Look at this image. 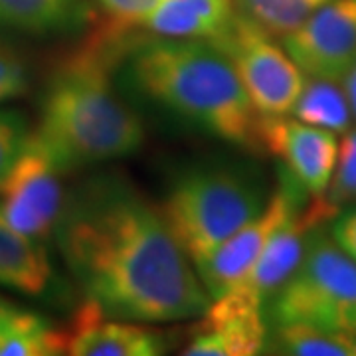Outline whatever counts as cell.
I'll return each mask as SVG.
<instances>
[{
    "label": "cell",
    "instance_id": "e0dca14e",
    "mask_svg": "<svg viewBox=\"0 0 356 356\" xmlns=\"http://www.w3.org/2000/svg\"><path fill=\"white\" fill-rule=\"evenodd\" d=\"M291 113L307 125L334 135H343L355 125L343 83L332 77H305V86Z\"/></svg>",
    "mask_w": 356,
    "mask_h": 356
},
{
    "label": "cell",
    "instance_id": "9c48e42d",
    "mask_svg": "<svg viewBox=\"0 0 356 356\" xmlns=\"http://www.w3.org/2000/svg\"><path fill=\"white\" fill-rule=\"evenodd\" d=\"M281 42L307 77L341 79L356 60V0L327 2Z\"/></svg>",
    "mask_w": 356,
    "mask_h": 356
},
{
    "label": "cell",
    "instance_id": "3957f363",
    "mask_svg": "<svg viewBox=\"0 0 356 356\" xmlns=\"http://www.w3.org/2000/svg\"><path fill=\"white\" fill-rule=\"evenodd\" d=\"M36 135L64 172L129 156L145 143L139 115L115 91L99 50L77 51L51 77Z\"/></svg>",
    "mask_w": 356,
    "mask_h": 356
},
{
    "label": "cell",
    "instance_id": "52a82bcc",
    "mask_svg": "<svg viewBox=\"0 0 356 356\" xmlns=\"http://www.w3.org/2000/svg\"><path fill=\"white\" fill-rule=\"evenodd\" d=\"M62 166L36 133L0 184V220L32 240L46 242L64 208Z\"/></svg>",
    "mask_w": 356,
    "mask_h": 356
},
{
    "label": "cell",
    "instance_id": "30bf717a",
    "mask_svg": "<svg viewBox=\"0 0 356 356\" xmlns=\"http://www.w3.org/2000/svg\"><path fill=\"white\" fill-rule=\"evenodd\" d=\"M257 145L283 163L287 175L311 196H325L329 188L339 143L337 135L307 125L297 117H259Z\"/></svg>",
    "mask_w": 356,
    "mask_h": 356
},
{
    "label": "cell",
    "instance_id": "7c38bea8",
    "mask_svg": "<svg viewBox=\"0 0 356 356\" xmlns=\"http://www.w3.org/2000/svg\"><path fill=\"white\" fill-rule=\"evenodd\" d=\"M334 216L337 212L323 196H311V202L299 206L293 216L273 234L248 275L232 289H238L261 307L269 305L275 293L287 283L299 266L313 229Z\"/></svg>",
    "mask_w": 356,
    "mask_h": 356
},
{
    "label": "cell",
    "instance_id": "7402d4cb",
    "mask_svg": "<svg viewBox=\"0 0 356 356\" xmlns=\"http://www.w3.org/2000/svg\"><path fill=\"white\" fill-rule=\"evenodd\" d=\"M30 135L32 131L28 129L24 115L0 107V184L22 153Z\"/></svg>",
    "mask_w": 356,
    "mask_h": 356
},
{
    "label": "cell",
    "instance_id": "ffe728a7",
    "mask_svg": "<svg viewBox=\"0 0 356 356\" xmlns=\"http://www.w3.org/2000/svg\"><path fill=\"white\" fill-rule=\"evenodd\" d=\"M331 0H234L236 13L275 38H285Z\"/></svg>",
    "mask_w": 356,
    "mask_h": 356
},
{
    "label": "cell",
    "instance_id": "4316f807",
    "mask_svg": "<svg viewBox=\"0 0 356 356\" xmlns=\"http://www.w3.org/2000/svg\"><path fill=\"white\" fill-rule=\"evenodd\" d=\"M13 309V303H6L4 299H0V331H2V327H4V323H6V318L10 317Z\"/></svg>",
    "mask_w": 356,
    "mask_h": 356
},
{
    "label": "cell",
    "instance_id": "6da1fadb",
    "mask_svg": "<svg viewBox=\"0 0 356 356\" xmlns=\"http://www.w3.org/2000/svg\"><path fill=\"white\" fill-rule=\"evenodd\" d=\"M54 234L67 269L109 317L170 323L200 317L210 303L161 208L125 180L79 188Z\"/></svg>",
    "mask_w": 356,
    "mask_h": 356
},
{
    "label": "cell",
    "instance_id": "277c9868",
    "mask_svg": "<svg viewBox=\"0 0 356 356\" xmlns=\"http://www.w3.org/2000/svg\"><path fill=\"white\" fill-rule=\"evenodd\" d=\"M257 178L232 166H198L170 186L161 208L168 228L192 264L254 220L266 206Z\"/></svg>",
    "mask_w": 356,
    "mask_h": 356
},
{
    "label": "cell",
    "instance_id": "d6986e66",
    "mask_svg": "<svg viewBox=\"0 0 356 356\" xmlns=\"http://www.w3.org/2000/svg\"><path fill=\"white\" fill-rule=\"evenodd\" d=\"M266 348L293 356H356V341L348 332L305 323L273 325Z\"/></svg>",
    "mask_w": 356,
    "mask_h": 356
},
{
    "label": "cell",
    "instance_id": "2e32d148",
    "mask_svg": "<svg viewBox=\"0 0 356 356\" xmlns=\"http://www.w3.org/2000/svg\"><path fill=\"white\" fill-rule=\"evenodd\" d=\"M51 280L44 242L32 240L0 220V285L22 295H42Z\"/></svg>",
    "mask_w": 356,
    "mask_h": 356
},
{
    "label": "cell",
    "instance_id": "44dd1931",
    "mask_svg": "<svg viewBox=\"0 0 356 356\" xmlns=\"http://www.w3.org/2000/svg\"><path fill=\"white\" fill-rule=\"evenodd\" d=\"M323 198L337 214L356 204V125L343 133L331 182Z\"/></svg>",
    "mask_w": 356,
    "mask_h": 356
},
{
    "label": "cell",
    "instance_id": "7a4b0ae2",
    "mask_svg": "<svg viewBox=\"0 0 356 356\" xmlns=\"http://www.w3.org/2000/svg\"><path fill=\"white\" fill-rule=\"evenodd\" d=\"M135 86L153 102L204 131L248 151H257L261 115L236 70L210 40L154 38L131 58Z\"/></svg>",
    "mask_w": 356,
    "mask_h": 356
},
{
    "label": "cell",
    "instance_id": "8992f818",
    "mask_svg": "<svg viewBox=\"0 0 356 356\" xmlns=\"http://www.w3.org/2000/svg\"><path fill=\"white\" fill-rule=\"evenodd\" d=\"M210 42L222 51L264 117L289 115L305 86V74L277 38L236 13Z\"/></svg>",
    "mask_w": 356,
    "mask_h": 356
},
{
    "label": "cell",
    "instance_id": "5bb4252c",
    "mask_svg": "<svg viewBox=\"0 0 356 356\" xmlns=\"http://www.w3.org/2000/svg\"><path fill=\"white\" fill-rule=\"evenodd\" d=\"M232 14L234 0H161L143 28L161 38L210 40Z\"/></svg>",
    "mask_w": 356,
    "mask_h": 356
},
{
    "label": "cell",
    "instance_id": "d4e9b609",
    "mask_svg": "<svg viewBox=\"0 0 356 356\" xmlns=\"http://www.w3.org/2000/svg\"><path fill=\"white\" fill-rule=\"evenodd\" d=\"M331 236L356 261V204L346 206L344 212H341V216L332 224Z\"/></svg>",
    "mask_w": 356,
    "mask_h": 356
},
{
    "label": "cell",
    "instance_id": "8fae6325",
    "mask_svg": "<svg viewBox=\"0 0 356 356\" xmlns=\"http://www.w3.org/2000/svg\"><path fill=\"white\" fill-rule=\"evenodd\" d=\"M264 309L238 289L210 299L202 318L192 329L184 355L252 356L266 350L269 329Z\"/></svg>",
    "mask_w": 356,
    "mask_h": 356
},
{
    "label": "cell",
    "instance_id": "cb8c5ba5",
    "mask_svg": "<svg viewBox=\"0 0 356 356\" xmlns=\"http://www.w3.org/2000/svg\"><path fill=\"white\" fill-rule=\"evenodd\" d=\"M30 89V76L22 58L0 48V102L16 99Z\"/></svg>",
    "mask_w": 356,
    "mask_h": 356
},
{
    "label": "cell",
    "instance_id": "9a60e30c",
    "mask_svg": "<svg viewBox=\"0 0 356 356\" xmlns=\"http://www.w3.org/2000/svg\"><path fill=\"white\" fill-rule=\"evenodd\" d=\"M83 0H0V38H44L74 30Z\"/></svg>",
    "mask_w": 356,
    "mask_h": 356
},
{
    "label": "cell",
    "instance_id": "484cf974",
    "mask_svg": "<svg viewBox=\"0 0 356 356\" xmlns=\"http://www.w3.org/2000/svg\"><path fill=\"white\" fill-rule=\"evenodd\" d=\"M341 83H343L344 93H346V99H348V105H350V111H353V119H355L356 125V60L353 62V65L346 70L341 77Z\"/></svg>",
    "mask_w": 356,
    "mask_h": 356
},
{
    "label": "cell",
    "instance_id": "5b68a950",
    "mask_svg": "<svg viewBox=\"0 0 356 356\" xmlns=\"http://www.w3.org/2000/svg\"><path fill=\"white\" fill-rule=\"evenodd\" d=\"M355 317L356 261L318 226L297 269L269 301V323H305L350 334Z\"/></svg>",
    "mask_w": 356,
    "mask_h": 356
},
{
    "label": "cell",
    "instance_id": "4fadbf2b",
    "mask_svg": "<svg viewBox=\"0 0 356 356\" xmlns=\"http://www.w3.org/2000/svg\"><path fill=\"white\" fill-rule=\"evenodd\" d=\"M166 353L161 332L145 323L109 317L86 299L67 332V355L74 356H156Z\"/></svg>",
    "mask_w": 356,
    "mask_h": 356
},
{
    "label": "cell",
    "instance_id": "ac0fdd59",
    "mask_svg": "<svg viewBox=\"0 0 356 356\" xmlns=\"http://www.w3.org/2000/svg\"><path fill=\"white\" fill-rule=\"evenodd\" d=\"M67 355V332L58 331L44 317L14 305L0 331V356Z\"/></svg>",
    "mask_w": 356,
    "mask_h": 356
},
{
    "label": "cell",
    "instance_id": "603a6c76",
    "mask_svg": "<svg viewBox=\"0 0 356 356\" xmlns=\"http://www.w3.org/2000/svg\"><path fill=\"white\" fill-rule=\"evenodd\" d=\"M115 32L143 28L161 0H97Z\"/></svg>",
    "mask_w": 356,
    "mask_h": 356
},
{
    "label": "cell",
    "instance_id": "ba28073f",
    "mask_svg": "<svg viewBox=\"0 0 356 356\" xmlns=\"http://www.w3.org/2000/svg\"><path fill=\"white\" fill-rule=\"evenodd\" d=\"M307 196L311 194L283 170L280 184L267 198L264 210L194 266L210 299L232 289L248 275L273 234L305 202Z\"/></svg>",
    "mask_w": 356,
    "mask_h": 356
},
{
    "label": "cell",
    "instance_id": "83f0119b",
    "mask_svg": "<svg viewBox=\"0 0 356 356\" xmlns=\"http://www.w3.org/2000/svg\"><path fill=\"white\" fill-rule=\"evenodd\" d=\"M350 334H353V339L356 341V317L355 321H353V327H350Z\"/></svg>",
    "mask_w": 356,
    "mask_h": 356
}]
</instances>
